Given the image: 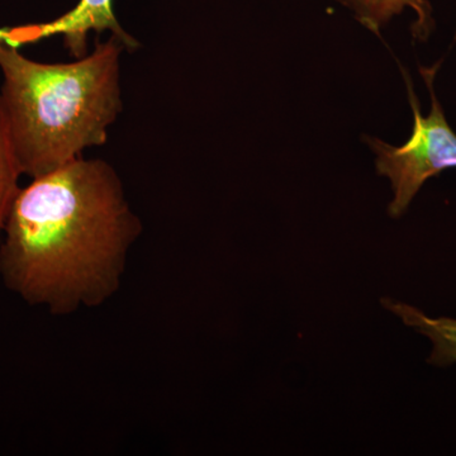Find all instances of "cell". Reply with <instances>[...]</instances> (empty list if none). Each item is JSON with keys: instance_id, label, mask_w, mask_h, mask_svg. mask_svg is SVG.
Returning a JSON list of instances; mask_svg holds the SVG:
<instances>
[{"instance_id": "cell-1", "label": "cell", "mask_w": 456, "mask_h": 456, "mask_svg": "<svg viewBox=\"0 0 456 456\" xmlns=\"http://www.w3.org/2000/svg\"><path fill=\"white\" fill-rule=\"evenodd\" d=\"M142 231L112 165L82 156L20 188L0 239V277L55 316L99 307L121 288Z\"/></svg>"}, {"instance_id": "cell-2", "label": "cell", "mask_w": 456, "mask_h": 456, "mask_svg": "<svg viewBox=\"0 0 456 456\" xmlns=\"http://www.w3.org/2000/svg\"><path fill=\"white\" fill-rule=\"evenodd\" d=\"M123 51L112 35L73 62L46 64L0 33V97L23 175L38 178L106 145L123 110Z\"/></svg>"}, {"instance_id": "cell-3", "label": "cell", "mask_w": 456, "mask_h": 456, "mask_svg": "<svg viewBox=\"0 0 456 456\" xmlns=\"http://www.w3.org/2000/svg\"><path fill=\"white\" fill-rule=\"evenodd\" d=\"M439 68L440 64L432 68L419 66V73L431 95V110L426 117L422 116L412 80L402 69L413 112V130L406 143L392 146L373 137L364 139L377 154L375 167L378 174L391 180L395 197L388 211L393 218L401 217L407 211L428 179L439 175L441 171L456 167V134L446 121L443 107L435 94V75Z\"/></svg>"}, {"instance_id": "cell-4", "label": "cell", "mask_w": 456, "mask_h": 456, "mask_svg": "<svg viewBox=\"0 0 456 456\" xmlns=\"http://www.w3.org/2000/svg\"><path fill=\"white\" fill-rule=\"evenodd\" d=\"M104 31L117 36L130 53L140 47V42L126 32L114 16L113 0H80L77 7L53 22L0 33L17 46L20 42L37 41L61 35L66 50L74 59H79L88 53L89 33L102 35Z\"/></svg>"}, {"instance_id": "cell-5", "label": "cell", "mask_w": 456, "mask_h": 456, "mask_svg": "<svg viewBox=\"0 0 456 456\" xmlns=\"http://www.w3.org/2000/svg\"><path fill=\"white\" fill-rule=\"evenodd\" d=\"M355 13L356 20L375 35L386 26L393 17L398 16L406 8L416 13L412 26V35L416 40L426 41L434 28L432 9L428 0H336Z\"/></svg>"}, {"instance_id": "cell-6", "label": "cell", "mask_w": 456, "mask_h": 456, "mask_svg": "<svg viewBox=\"0 0 456 456\" xmlns=\"http://www.w3.org/2000/svg\"><path fill=\"white\" fill-rule=\"evenodd\" d=\"M383 305L397 314L407 326L430 338L432 353L428 362L448 367L456 362V320L449 317L431 318L406 303L383 299Z\"/></svg>"}, {"instance_id": "cell-7", "label": "cell", "mask_w": 456, "mask_h": 456, "mask_svg": "<svg viewBox=\"0 0 456 456\" xmlns=\"http://www.w3.org/2000/svg\"><path fill=\"white\" fill-rule=\"evenodd\" d=\"M20 175L23 174L18 164L16 149L0 97V239L11 204L20 191L18 182Z\"/></svg>"}]
</instances>
